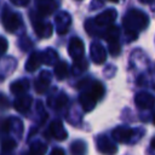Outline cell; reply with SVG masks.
Returning <instances> with one entry per match:
<instances>
[{"label":"cell","instance_id":"cell-1","mask_svg":"<svg viewBox=\"0 0 155 155\" xmlns=\"http://www.w3.org/2000/svg\"><path fill=\"white\" fill-rule=\"evenodd\" d=\"M149 24L148 16L137 8L130 10L124 17V27L126 30V35L130 40H134L138 36V31L145 29Z\"/></svg>","mask_w":155,"mask_h":155},{"label":"cell","instance_id":"cell-2","mask_svg":"<svg viewBox=\"0 0 155 155\" xmlns=\"http://www.w3.org/2000/svg\"><path fill=\"white\" fill-rule=\"evenodd\" d=\"M104 96V86L101 81H92L80 94V104L85 111H91L96 103Z\"/></svg>","mask_w":155,"mask_h":155},{"label":"cell","instance_id":"cell-3","mask_svg":"<svg viewBox=\"0 0 155 155\" xmlns=\"http://www.w3.org/2000/svg\"><path fill=\"white\" fill-rule=\"evenodd\" d=\"M96 144L98 150L104 155H114L117 151V145L113 140H110L107 136L101 134L96 139Z\"/></svg>","mask_w":155,"mask_h":155},{"label":"cell","instance_id":"cell-4","mask_svg":"<svg viewBox=\"0 0 155 155\" xmlns=\"http://www.w3.org/2000/svg\"><path fill=\"white\" fill-rule=\"evenodd\" d=\"M68 52H69V56L74 61L82 58L84 57V53H85V45H84L82 40L80 38H73L69 41Z\"/></svg>","mask_w":155,"mask_h":155},{"label":"cell","instance_id":"cell-5","mask_svg":"<svg viewBox=\"0 0 155 155\" xmlns=\"http://www.w3.org/2000/svg\"><path fill=\"white\" fill-rule=\"evenodd\" d=\"M134 134H136V130L126 127V126H119V127L114 128V131H113V138L119 143L130 142Z\"/></svg>","mask_w":155,"mask_h":155},{"label":"cell","instance_id":"cell-6","mask_svg":"<svg viewBox=\"0 0 155 155\" xmlns=\"http://www.w3.org/2000/svg\"><path fill=\"white\" fill-rule=\"evenodd\" d=\"M117 17V12L114 8H108L103 12H101L99 15H97V17L94 18V23L99 27H110L113 24V22L116 19Z\"/></svg>","mask_w":155,"mask_h":155},{"label":"cell","instance_id":"cell-7","mask_svg":"<svg viewBox=\"0 0 155 155\" xmlns=\"http://www.w3.org/2000/svg\"><path fill=\"white\" fill-rule=\"evenodd\" d=\"M134 102L139 109H151L155 105V97L148 92H138L134 97Z\"/></svg>","mask_w":155,"mask_h":155},{"label":"cell","instance_id":"cell-8","mask_svg":"<svg viewBox=\"0 0 155 155\" xmlns=\"http://www.w3.org/2000/svg\"><path fill=\"white\" fill-rule=\"evenodd\" d=\"M90 56L96 64H102L107 58V50L99 42H92L90 46Z\"/></svg>","mask_w":155,"mask_h":155},{"label":"cell","instance_id":"cell-9","mask_svg":"<svg viewBox=\"0 0 155 155\" xmlns=\"http://www.w3.org/2000/svg\"><path fill=\"white\" fill-rule=\"evenodd\" d=\"M50 133L53 138L58 139V140H64L68 137V133L63 126V124L59 120H54L51 122L50 125Z\"/></svg>","mask_w":155,"mask_h":155},{"label":"cell","instance_id":"cell-10","mask_svg":"<svg viewBox=\"0 0 155 155\" xmlns=\"http://www.w3.org/2000/svg\"><path fill=\"white\" fill-rule=\"evenodd\" d=\"M21 24V17L16 13H6L4 16V25L7 28L8 31H13Z\"/></svg>","mask_w":155,"mask_h":155},{"label":"cell","instance_id":"cell-11","mask_svg":"<svg viewBox=\"0 0 155 155\" xmlns=\"http://www.w3.org/2000/svg\"><path fill=\"white\" fill-rule=\"evenodd\" d=\"M119 35H120V29L115 25H110L104 31L103 38L108 41V44H113V42H119Z\"/></svg>","mask_w":155,"mask_h":155},{"label":"cell","instance_id":"cell-12","mask_svg":"<svg viewBox=\"0 0 155 155\" xmlns=\"http://www.w3.org/2000/svg\"><path fill=\"white\" fill-rule=\"evenodd\" d=\"M48 85H50V74L42 73L41 76H40V78L36 80V82H35V90H36V92H39V93H44V92L47 90Z\"/></svg>","mask_w":155,"mask_h":155},{"label":"cell","instance_id":"cell-13","mask_svg":"<svg viewBox=\"0 0 155 155\" xmlns=\"http://www.w3.org/2000/svg\"><path fill=\"white\" fill-rule=\"evenodd\" d=\"M30 104H31V98H30L29 96H23V97H19L18 99H16V102H15V108H16L19 113H25V111L29 110Z\"/></svg>","mask_w":155,"mask_h":155},{"label":"cell","instance_id":"cell-14","mask_svg":"<svg viewBox=\"0 0 155 155\" xmlns=\"http://www.w3.org/2000/svg\"><path fill=\"white\" fill-rule=\"evenodd\" d=\"M56 19H57V25H58V29H57L58 33L64 34L68 30V27L70 24V16L67 13H61Z\"/></svg>","mask_w":155,"mask_h":155},{"label":"cell","instance_id":"cell-15","mask_svg":"<svg viewBox=\"0 0 155 155\" xmlns=\"http://www.w3.org/2000/svg\"><path fill=\"white\" fill-rule=\"evenodd\" d=\"M46 150H47L46 144L38 140V142H34V143L30 145L29 153H28L27 155H45Z\"/></svg>","mask_w":155,"mask_h":155},{"label":"cell","instance_id":"cell-16","mask_svg":"<svg viewBox=\"0 0 155 155\" xmlns=\"http://www.w3.org/2000/svg\"><path fill=\"white\" fill-rule=\"evenodd\" d=\"M70 151L73 155H85L86 154V143L84 140H75L70 145Z\"/></svg>","mask_w":155,"mask_h":155},{"label":"cell","instance_id":"cell-17","mask_svg":"<svg viewBox=\"0 0 155 155\" xmlns=\"http://www.w3.org/2000/svg\"><path fill=\"white\" fill-rule=\"evenodd\" d=\"M41 62H42L41 56H40L39 53H33V54L30 56L29 61L27 62V70H29V71L36 70V69L39 68V65H40Z\"/></svg>","mask_w":155,"mask_h":155},{"label":"cell","instance_id":"cell-18","mask_svg":"<svg viewBox=\"0 0 155 155\" xmlns=\"http://www.w3.org/2000/svg\"><path fill=\"white\" fill-rule=\"evenodd\" d=\"M87 68H88V63L84 57L80 59H76V61H74V64H73V74L76 75V74L84 73Z\"/></svg>","mask_w":155,"mask_h":155},{"label":"cell","instance_id":"cell-19","mask_svg":"<svg viewBox=\"0 0 155 155\" xmlns=\"http://www.w3.org/2000/svg\"><path fill=\"white\" fill-rule=\"evenodd\" d=\"M54 75L59 80H63L68 75V65H67L65 62H58L56 64V67H54Z\"/></svg>","mask_w":155,"mask_h":155},{"label":"cell","instance_id":"cell-20","mask_svg":"<svg viewBox=\"0 0 155 155\" xmlns=\"http://www.w3.org/2000/svg\"><path fill=\"white\" fill-rule=\"evenodd\" d=\"M29 88V82L27 80H22V81H17L15 84H12L11 86V91L16 94H19V93H23L25 92Z\"/></svg>","mask_w":155,"mask_h":155},{"label":"cell","instance_id":"cell-21","mask_svg":"<svg viewBox=\"0 0 155 155\" xmlns=\"http://www.w3.org/2000/svg\"><path fill=\"white\" fill-rule=\"evenodd\" d=\"M0 145H1V149H2L4 151H10V150H12V149L16 148L17 143H16V140H15L13 138L7 137V138H4V139L1 140Z\"/></svg>","mask_w":155,"mask_h":155},{"label":"cell","instance_id":"cell-22","mask_svg":"<svg viewBox=\"0 0 155 155\" xmlns=\"http://www.w3.org/2000/svg\"><path fill=\"white\" fill-rule=\"evenodd\" d=\"M67 102H68V97L65 96V93L61 92V93L57 96V98H56V103L53 104V107H54L56 109H61V108H63V107L67 104Z\"/></svg>","mask_w":155,"mask_h":155},{"label":"cell","instance_id":"cell-23","mask_svg":"<svg viewBox=\"0 0 155 155\" xmlns=\"http://www.w3.org/2000/svg\"><path fill=\"white\" fill-rule=\"evenodd\" d=\"M11 128V121L8 119L0 120V133H7Z\"/></svg>","mask_w":155,"mask_h":155},{"label":"cell","instance_id":"cell-24","mask_svg":"<svg viewBox=\"0 0 155 155\" xmlns=\"http://www.w3.org/2000/svg\"><path fill=\"white\" fill-rule=\"evenodd\" d=\"M109 53L111 56H119L120 54V51H121V47H120V44L119 42H113V44H109Z\"/></svg>","mask_w":155,"mask_h":155},{"label":"cell","instance_id":"cell-25","mask_svg":"<svg viewBox=\"0 0 155 155\" xmlns=\"http://www.w3.org/2000/svg\"><path fill=\"white\" fill-rule=\"evenodd\" d=\"M8 103H7V99L0 94V108H7Z\"/></svg>","mask_w":155,"mask_h":155},{"label":"cell","instance_id":"cell-26","mask_svg":"<svg viewBox=\"0 0 155 155\" xmlns=\"http://www.w3.org/2000/svg\"><path fill=\"white\" fill-rule=\"evenodd\" d=\"M50 155H64V151H63L62 148H54V149L51 151Z\"/></svg>","mask_w":155,"mask_h":155},{"label":"cell","instance_id":"cell-27","mask_svg":"<svg viewBox=\"0 0 155 155\" xmlns=\"http://www.w3.org/2000/svg\"><path fill=\"white\" fill-rule=\"evenodd\" d=\"M150 145H151V148H153V149H155V137L151 139V143H150Z\"/></svg>","mask_w":155,"mask_h":155},{"label":"cell","instance_id":"cell-28","mask_svg":"<svg viewBox=\"0 0 155 155\" xmlns=\"http://www.w3.org/2000/svg\"><path fill=\"white\" fill-rule=\"evenodd\" d=\"M142 4H149V2H151L153 0H139Z\"/></svg>","mask_w":155,"mask_h":155},{"label":"cell","instance_id":"cell-29","mask_svg":"<svg viewBox=\"0 0 155 155\" xmlns=\"http://www.w3.org/2000/svg\"><path fill=\"white\" fill-rule=\"evenodd\" d=\"M153 122H154V125H155V114H154V116H153Z\"/></svg>","mask_w":155,"mask_h":155},{"label":"cell","instance_id":"cell-30","mask_svg":"<svg viewBox=\"0 0 155 155\" xmlns=\"http://www.w3.org/2000/svg\"><path fill=\"white\" fill-rule=\"evenodd\" d=\"M109 1H113V2H119L120 0H109Z\"/></svg>","mask_w":155,"mask_h":155}]
</instances>
